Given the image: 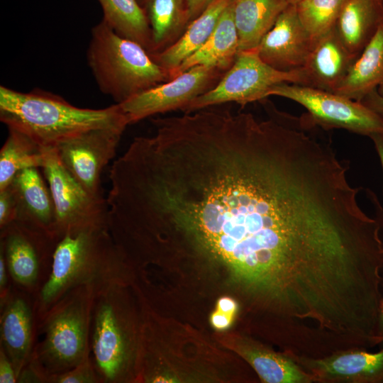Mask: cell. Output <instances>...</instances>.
Returning <instances> with one entry per match:
<instances>
[{"label": "cell", "instance_id": "obj_1", "mask_svg": "<svg viewBox=\"0 0 383 383\" xmlns=\"http://www.w3.org/2000/svg\"><path fill=\"white\" fill-rule=\"evenodd\" d=\"M209 106L152 118L109 173V228L143 261L187 256L271 294L313 247L318 204L295 129L267 111Z\"/></svg>", "mask_w": 383, "mask_h": 383}, {"label": "cell", "instance_id": "obj_2", "mask_svg": "<svg viewBox=\"0 0 383 383\" xmlns=\"http://www.w3.org/2000/svg\"><path fill=\"white\" fill-rule=\"evenodd\" d=\"M131 278V264L109 228L67 233L57 243L49 277L35 299L37 320L76 287L91 286L96 294L116 284H129Z\"/></svg>", "mask_w": 383, "mask_h": 383}, {"label": "cell", "instance_id": "obj_3", "mask_svg": "<svg viewBox=\"0 0 383 383\" xmlns=\"http://www.w3.org/2000/svg\"><path fill=\"white\" fill-rule=\"evenodd\" d=\"M0 121L44 149L57 148L91 129L129 125L118 104L99 109L80 108L42 89L22 92L4 85L0 87Z\"/></svg>", "mask_w": 383, "mask_h": 383}, {"label": "cell", "instance_id": "obj_4", "mask_svg": "<svg viewBox=\"0 0 383 383\" xmlns=\"http://www.w3.org/2000/svg\"><path fill=\"white\" fill-rule=\"evenodd\" d=\"M95 292L81 285L68 291L38 321L37 336L28 364L42 383L71 370L91 354V313Z\"/></svg>", "mask_w": 383, "mask_h": 383}, {"label": "cell", "instance_id": "obj_5", "mask_svg": "<svg viewBox=\"0 0 383 383\" xmlns=\"http://www.w3.org/2000/svg\"><path fill=\"white\" fill-rule=\"evenodd\" d=\"M116 284L95 295L91 323V356L101 383L136 380L140 323L135 321L126 290Z\"/></svg>", "mask_w": 383, "mask_h": 383}, {"label": "cell", "instance_id": "obj_6", "mask_svg": "<svg viewBox=\"0 0 383 383\" xmlns=\"http://www.w3.org/2000/svg\"><path fill=\"white\" fill-rule=\"evenodd\" d=\"M87 61L100 91L116 104L171 80L144 47L118 34L104 19L91 30Z\"/></svg>", "mask_w": 383, "mask_h": 383}, {"label": "cell", "instance_id": "obj_7", "mask_svg": "<svg viewBox=\"0 0 383 383\" xmlns=\"http://www.w3.org/2000/svg\"><path fill=\"white\" fill-rule=\"evenodd\" d=\"M282 83L308 86L302 68L288 72L278 70L264 62L256 48L241 50L219 81L182 111L191 112L228 102L245 106L265 100L270 89Z\"/></svg>", "mask_w": 383, "mask_h": 383}, {"label": "cell", "instance_id": "obj_8", "mask_svg": "<svg viewBox=\"0 0 383 383\" xmlns=\"http://www.w3.org/2000/svg\"><path fill=\"white\" fill-rule=\"evenodd\" d=\"M55 209V230L61 238L89 228H109V206L104 196L83 187L62 165L56 148L48 149L42 167Z\"/></svg>", "mask_w": 383, "mask_h": 383}, {"label": "cell", "instance_id": "obj_9", "mask_svg": "<svg viewBox=\"0 0 383 383\" xmlns=\"http://www.w3.org/2000/svg\"><path fill=\"white\" fill-rule=\"evenodd\" d=\"M270 96H279L297 102L306 110L304 114L314 126L343 128L371 138L383 135V116L361 101L320 89L296 84L274 86Z\"/></svg>", "mask_w": 383, "mask_h": 383}, {"label": "cell", "instance_id": "obj_10", "mask_svg": "<svg viewBox=\"0 0 383 383\" xmlns=\"http://www.w3.org/2000/svg\"><path fill=\"white\" fill-rule=\"evenodd\" d=\"M59 240L16 221L0 229V249L13 287L36 299L49 277Z\"/></svg>", "mask_w": 383, "mask_h": 383}, {"label": "cell", "instance_id": "obj_11", "mask_svg": "<svg viewBox=\"0 0 383 383\" xmlns=\"http://www.w3.org/2000/svg\"><path fill=\"white\" fill-rule=\"evenodd\" d=\"M226 72L215 67L195 66L118 104L129 124L155 114L182 111L211 89Z\"/></svg>", "mask_w": 383, "mask_h": 383}, {"label": "cell", "instance_id": "obj_12", "mask_svg": "<svg viewBox=\"0 0 383 383\" xmlns=\"http://www.w3.org/2000/svg\"><path fill=\"white\" fill-rule=\"evenodd\" d=\"M126 128H99L60 144L59 157L75 179L88 192L103 196L101 177L113 158Z\"/></svg>", "mask_w": 383, "mask_h": 383}, {"label": "cell", "instance_id": "obj_13", "mask_svg": "<svg viewBox=\"0 0 383 383\" xmlns=\"http://www.w3.org/2000/svg\"><path fill=\"white\" fill-rule=\"evenodd\" d=\"M287 353L312 376L314 383H383V348H350L321 357Z\"/></svg>", "mask_w": 383, "mask_h": 383}, {"label": "cell", "instance_id": "obj_14", "mask_svg": "<svg viewBox=\"0 0 383 383\" xmlns=\"http://www.w3.org/2000/svg\"><path fill=\"white\" fill-rule=\"evenodd\" d=\"M316 40L303 26L296 4L288 5L257 47L260 58L281 71L301 69Z\"/></svg>", "mask_w": 383, "mask_h": 383}, {"label": "cell", "instance_id": "obj_15", "mask_svg": "<svg viewBox=\"0 0 383 383\" xmlns=\"http://www.w3.org/2000/svg\"><path fill=\"white\" fill-rule=\"evenodd\" d=\"M0 312V347L10 358L18 379L30 362L36 343L35 299L13 287Z\"/></svg>", "mask_w": 383, "mask_h": 383}, {"label": "cell", "instance_id": "obj_16", "mask_svg": "<svg viewBox=\"0 0 383 383\" xmlns=\"http://www.w3.org/2000/svg\"><path fill=\"white\" fill-rule=\"evenodd\" d=\"M225 345L243 358L267 383H314L311 375L287 353H278L250 337L232 334Z\"/></svg>", "mask_w": 383, "mask_h": 383}, {"label": "cell", "instance_id": "obj_17", "mask_svg": "<svg viewBox=\"0 0 383 383\" xmlns=\"http://www.w3.org/2000/svg\"><path fill=\"white\" fill-rule=\"evenodd\" d=\"M10 187L17 202L16 221L52 234L60 239L55 230L56 217L52 197L39 168L21 171L16 175Z\"/></svg>", "mask_w": 383, "mask_h": 383}, {"label": "cell", "instance_id": "obj_18", "mask_svg": "<svg viewBox=\"0 0 383 383\" xmlns=\"http://www.w3.org/2000/svg\"><path fill=\"white\" fill-rule=\"evenodd\" d=\"M357 58L348 50L333 27L315 41L302 67L308 86L333 93Z\"/></svg>", "mask_w": 383, "mask_h": 383}, {"label": "cell", "instance_id": "obj_19", "mask_svg": "<svg viewBox=\"0 0 383 383\" xmlns=\"http://www.w3.org/2000/svg\"><path fill=\"white\" fill-rule=\"evenodd\" d=\"M383 24V0H343L335 29L357 57Z\"/></svg>", "mask_w": 383, "mask_h": 383}, {"label": "cell", "instance_id": "obj_20", "mask_svg": "<svg viewBox=\"0 0 383 383\" xmlns=\"http://www.w3.org/2000/svg\"><path fill=\"white\" fill-rule=\"evenodd\" d=\"M232 0H213L192 21L182 35L163 50L150 54L168 72L171 79L174 71L207 41L226 8Z\"/></svg>", "mask_w": 383, "mask_h": 383}, {"label": "cell", "instance_id": "obj_21", "mask_svg": "<svg viewBox=\"0 0 383 383\" xmlns=\"http://www.w3.org/2000/svg\"><path fill=\"white\" fill-rule=\"evenodd\" d=\"M238 52L239 37L234 21L231 1L221 13L207 41L174 71L172 79L198 65L215 67L227 71L233 63Z\"/></svg>", "mask_w": 383, "mask_h": 383}, {"label": "cell", "instance_id": "obj_22", "mask_svg": "<svg viewBox=\"0 0 383 383\" xmlns=\"http://www.w3.org/2000/svg\"><path fill=\"white\" fill-rule=\"evenodd\" d=\"M288 5L287 0H232L239 51L257 48Z\"/></svg>", "mask_w": 383, "mask_h": 383}, {"label": "cell", "instance_id": "obj_23", "mask_svg": "<svg viewBox=\"0 0 383 383\" xmlns=\"http://www.w3.org/2000/svg\"><path fill=\"white\" fill-rule=\"evenodd\" d=\"M383 77V24L351 66L333 92L361 101L377 89Z\"/></svg>", "mask_w": 383, "mask_h": 383}, {"label": "cell", "instance_id": "obj_24", "mask_svg": "<svg viewBox=\"0 0 383 383\" xmlns=\"http://www.w3.org/2000/svg\"><path fill=\"white\" fill-rule=\"evenodd\" d=\"M142 7L151 30L150 54L174 43L190 23L185 0H145Z\"/></svg>", "mask_w": 383, "mask_h": 383}, {"label": "cell", "instance_id": "obj_25", "mask_svg": "<svg viewBox=\"0 0 383 383\" xmlns=\"http://www.w3.org/2000/svg\"><path fill=\"white\" fill-rule=\"evenodd\" d=\"M8 131L0 150V191L8 187L21 171L42 169L48 150L25 133L13 128Z\"/></svg>", "mask_w": 383, "mask_h": 383}, {"label": "cell", "instance_id": "obj_26", "mask_svg": "<svg viewBox=\"0 0 383 383\" xmlns=\"http://www.w3.org/2000/svg\"><path fill=\"white\" fill-rule=\"evenodd\" d=\"M103 19L120 35L135 41L149 52L151 30L144 11L137 0H97Z\"/></svg>", "mask_w": 383, "mask_h": 383}, {"label": "cell", "instance_id": "obj_27", "mask_svg": "<svg viewBox=\"0 0 383 383\" xmlns=\"http://www.w3.org/2000/svg\"><path fill=\"white\" fill-rule=\"evenodd\" d=\"M343 0H301L296 4L298 16L313 40L333 28Z\"/></svg>", "mask_w": 383, "mask_h": 383}, {"label": "cell", "instance_id": "obj_28", "mask_svg": "<svg viewBox=\"0 0 383 383\" xmlns=\"http://www.w3.org/2000/svg\"><path fill=\"white\" fill-rule=\"evenodd\" d=\"M47 383H101L91 354L71 370L53 374Z\"/></svg>", "mask_w": 383, "mask_h": 383}, {"label": "cell", "instance_id": "obj_29", "mask_svg": "<svg viewBox=\"0 0 383 383\" xmlns=\"http://www.w3.org/2000/svg\"><path fill=\"white\" fill-rule=\"evenodd\" d=\"M17 216L16 199L9 185L0 191V229L16 221Z\"/></svg>", "mask_w": 383, "mask_h": 383}, {"label": "cell", "instance_id": "obj_30", "mask_svg": "<svg viewBox=\"0 0 383 383\" xmlns=\"http://www.w3.org/2000/svg\"><path fill=\"white\" fill-rule=\"evenodd\" d=\"M13 288V284L7 268L4 254L0 249V309L6 303Z\"/></svg>", "mask_w": 383, "mask_h": 383}, {"label": "cell", "instance_id": "obj_31", "mask_svg": "<svg viewBox=\"0 0 383 383\" xmlns=\"http://www.w3.org/2000/svg\"><path fill=\"white\" fill-rule=\"evenodd\" d=\"M17 375L14 367L5 351L0 347V383H16Z\"/></svg>", "mask_w": 383, "mask_h": 383}, {"label": "cell", "instance_id": "obj_32", "mask_svg": "<svg viewBox=\"0 0 383 383\" xmlns=\"http://www.w3.org/2000/svg\"><path fill=\"white\" fill-rule=\"evenodd\" d=\"M235 315L215 309L210 316V323L216 330L228 329L235 318Z\"/></svg>", "mask_w": 383, "mask_h": 383}, {"label": "cell", "instance_id": "obj_33", "mask_svg": "<svg viewBox=\"0 0 383 383\" xmlns=\"http://www.w3.org/2000/svg\"><path fill=\"white\" fill-rule=\"evenodd\" d=\"M361 102L383 116V96L379 94L377 89L367 94Z\"/></svg>", "mask_w": 383, "mask_h": 383}, {"label": "cell", "instance_id": "obj_34", "mask_svg": "<svg viewBox=\"0 0 383 383\" xmlns=\"http://www.w3.org/2000/svg\"><path fill=\"white\" fill-rule=\"evenodd\" d=\"M213 0H185L190 22L200 15Z\"/></svg>", "mask_w": 383, "mask_h": 383}, {"label": "cell", "instance_id": "obj_35", "mask_svg": "<svg viewBox=\"0 0 383 383\" xmlns=\"http://www.w3.org/2000/svg\"><path fill=\"white\" fill-rule=\"evenodd\" d=\"M238 309V303L234 299L222 296L217 301L215 309L235 316Z\"/></svg>", "mask_w": 383, "mask_h": 383}, {"label": "cell", "instance_id": "obj_36", "mask_svg": "<svg viewBox=\"0 0 383 383\" xmlns=\"http://www.w3.org/2000/svg\"><path fill=\"white\" fill-rule=\"evenodd\" d=\"M383 343V274L382 280V295L379 301L376 335L374 346Z\"/></svg>", "mask_w": 383, "mask_h": 383}, {"label": "cell", "instance_id": "obj_37", "mask_svg": "<svg viewBox=\"0 0 383 383\" xmlns=\"http://www.w3.org/2000/svg\"><path fill=\"white\" fill-rule=\"evenodd\" d=\"M374 143V148L378 154L383 172V135H376L370 138Z\"/></svg>", "mask_w": 383, "mask_h": 383}, {"label": "cell", "instance_id": "obj_38", "mask_svg": "<svg viewBox=\"0 0 383 383\" xmlns=\"http://www.w3.org/2000/svg\"><path fill=\"white\" fill-rule=\"evenodd\" d=\"M377 91L380 95L383 96V77L379 85L377 87Z\"/></svg>", "mask_w": 383, "mask_h": 383}, {"label": "cell", "instance_id": "obj_39", "mask_svg": "<svg viewBox=\"0 0 383 383\" xmlns=\"http://www.w3.org/2000/svg\"><path fill=\"white\" fill-rule=\"evenodd\" d=\"M301 0H287V1L289 4H295L296 3H298L299 1H300Z\"/></svg>", "mask_w": 383, "mask_h": 383}, {"label": "cell", "instance_id": "obj_40", "mask_svg": "<svg viewBox=\"0 0 383 383\" xmlns=\"http://www.w3.org/2000/svg\"><path fill=\"white\" fill-rule=\"evenodd\" d=\"M138 1V3L140 4V6H142L145 0H137Z\"/></svg>", "mask_w": 383, "mask_h": 383}]
</instances>
